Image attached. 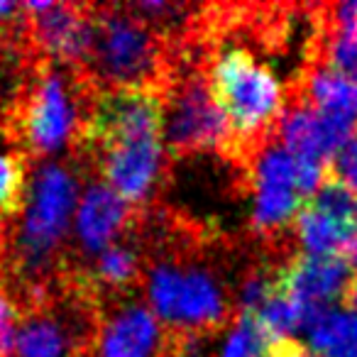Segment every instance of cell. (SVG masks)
Segmentation results:
<instances>
[{
    "label": "cell",
    "instance_id": "21",
    "mask_svg": "<svg viewBox=\"0 0 357 357\" xmlns=\"http://www.w3.org/2000/svg\"><path fill=\"white\" fill-rule=\"evenodd\" d=\"M27 194L25 159L0 149V223L20 213Z\"/></svg>",
    "mask_w": 357,
    "mask_h": 357
},
{
    "label": "cell",
    "instance_id": "11",
    "mask_svg": "<svg viewBox=\"0 0 357 357\" xmlns=\"http://www.w3.org/2000/svg\"><path fill=\"white\" fill-rule=\"evenodd\" d=\"M164 335L157 316L139 301H118L98 318L79 357H162Z\"/></svg>",
    "mask_w": 357,
    "mask_h": 357
},
{
    "label": "cell",
    "instance_id": "20",
    "mask_svg": "<svg viewBox=\"0 0 357 357\" xmlns=\"http://www.w3.org/2000/svg\"><path fill=\"white\" fill-rule=\"evenodd\" d=\"M308 204H313L318 211H323V213L331 215L333 220L345 225L347 230L357 233V196L352 194L342 181H337L335 176L326 174L323 184L318 186L316 194L308 199Z\"/></svg>",
    "mask_w": 357,
    "mask_h": 357
},
{
    "label": "cell",
    "instance_id": "25",
    "mask_svg": "<svg viewBox=\"0 0 357 357\" xmlns=\"http://www.w3.org/2000/svg\"><path fill=\"white\" fill-rule=\"evenodd\" d=\"M27 27V15L25 8L17 6V3H3L0 0V45L8 42L13 35Z\"/></svg>",
    "mask_w": 357,
    "mask_h": 357
},
{
    "label": "cell",
    "instance_id": "19",
    "mask_svg": "<svg viewBox=\"0 0 357 357\" xmlns=\"http://www.w3.org/2000/svg\"><path fill=\"white\" fill-rule=\"evenodd\" d=\"M303 313H306L303 306H298L291 296L277 291L252 316L257 318V323L269 335V340H282V337H291L294 331L303 328Z\"/></svg>",
    "mask_w": 357,
    "mask_h": 357
},
{
    "label": "cell",
    "instance_id": "14",
    "mask_svg": "<svg viewBox=\"0 0 357 357\" xmlns=\"http://www.w3.org/2000/svg\"><path fill=\"white\" fill-rule=\"evenodd\" d=\"M350 277V267L340 255H294L284 267H279L277 291L291 296L303 308H318L340 298Z\"/></svg>",
    "mask_w": 357,
    "mask_h": 357
},
{
    "label": "cell",
    "instance_id": "7",
    "mask_svg": "<svg viewBox=\"0 0 357 357\" xmlns=\"http://www.w3.org/2000/svg\"><path fill=\"white\" fill-rule=\"evenodd\" d=\"M162 89H103L89 98L79 149L91 154L142 137H162Z\"/></svg>",
    "mask_w": 357,
    "mask_h": 357
},
{
    "label": "cell",
    "instance_id": "9",
    "mask_svg": "<svg viewBox=\"0 0 357 357\" xmlns=\"http://www.w3.org/2000/svg\"><path fill=\"white\" fill-rule=\"evenodd\" d=\"M89 159L103 176L105 186H110L130 206H137L144 204L162 181L167 149L162 137H142L100 149Z\"/></svg>",
    "mask_w": 357,
    "mask_h": 357
},
{
    "label": "cell",
    "instance_id": "28",
    "mask_svg": "<svg viewBox=\"0 0 357 357\" xmlns=\"http://www.w3.org/2000/svg\"><path fill=\"white\" fill-rule=\"evenodd\" d=\"M342 262L350 269H355V274H357V235L345 245V250H342Z\"/></svg>",
    "mask_w": 357,
    "mask_h": 357
},
{
    "label": "cell",
    "instance_id": "23",
    "mask_svg": "<svg viewBox=\"0 0 357 357\" xmlns=\"http://www.w3.org/2000/svg\"><path fill=\"white\" fill-rule=\"evenodd\" d=\"M20 316V306L13 301L10 294L0 289V357H13V352H15Z\"/></svg>",
    "mask_w": 357,
    "mask_h": 357
},
{
    "label": "cell",
    "instance_id": "10",
    "mask_svg": "<svg viewBox=\"0 0 357 357\" xmlns=\"http://www.w3.org/2000/svg\"><path fill=\"white\" fill-rule=\"evenodd\" d=\"M22 8L37 50L56 66L84 69L91 50V8L69 3H25Z\"/></svg>",
    "mask_w": 357,
    "mask_h": 357
},
{
    "label": "cell",
    "instance_id": "26",
    "mask_svg": "<svg viewBox=\"0 0 357 357\" xmlns=\"http://www.w3.org/2000/svg\"><path fill=\"white\" fill-rule=\"evenodd\" d=\"M262 357H311L306 345H301L294 337H282V340H272L267 345Z\"/></svg>",
    "mask_w": 357,
    "mask_h": 357
},
{
    "label": "cell",
    "instance_id": "18",
    "mask_svg": "<svg viewBox=\"0 0 357 357\" xmlns=\"http://www.w3.org/2000/svg\"><path fill=\"white\" fill-rule=\"evenodd\" d=\"M291 230L294 238L306 250V255H316V257H333L335 252H342L345 245L357 235L337 220H333L331 215H326L323 211H318L308 201L296 213Z\"/></svg>",
    "mask_w": 357,
    "mask_h": 357
},
{
    "label": "cell",
    "instance_id": "12",
    "mask_svg": "<svg viewBox=\"0 0 357 357\" xmlns=\"http://www.w3.org/2000/svg\"><path fill=\"white\" fill-rule=\"evenodd\" d=\"M84 318L81 306L59 313V308L37 303L20 316L13 357H79L96 333V328L84 326Z\"/></svg>",
    "mask_w": 357,
    "mask_h": 357
},
{
    "label": "cell",
    "instance_id": "15",
    "mask_svg": "<svg viewBox=\"0 0 357 357\" xmlns=\"http://www.w3.org/2000/svg\"><path fill=\"white\" fill-rule=\"evenodd\" d=\"M287 91L323 113L340 115L357 125V81L345 79L321 64H308L296 71L287 84Z\"/></svg>",
    "mask_w": 357,
    "mask_h": 357
},
{
    "label": "cell",
    "instance_id": "24",
    "mask_svg": "<svg viewBox=\"0 0 357 357\" xmlns=\"http://www.w3.org/2000/svg\"><path fill=\"white\" fill-rule=\"evenodd\" d=\"M328 174L335 176L337 181H342V184L357 196V125H355V132L350 135V139H347L340 152L333 157L331 167H328Z\"/></svg>",
    "mask_w": 357,
    "mask_h": 357
},
{
    "label": "cell",
    "instance_id": "3",
    "mask_svg": "<svg viewBox=\"0 0 357 357\" xmlns=\"http://www.w3.org/2000/svg\"><path fill=\"white\" fill-rule=\"evenodd\" d=\"M167 59L159 35L137 15L118 8H91L86 76L105 89H162Z\"/></svg>",
    "mask_w": 357,
    "mask_h": 357
},
{
    "label": "cell",
    "instance_id": "5",
    "mask_svg": "<svg viewBox=\"0 0 357 357\" xmlns=\"http://www.w3.org/2000/svg\"><path fill=\"white\" fill-rule=\"evenodd\" d=\"M149 311L176 331L215 333L230 318V298L220 279L199 264L159 262L147 277Z\"/></svg>",
    "mask_w": 357,
    "mask_h": 357
},
{
    "label": "cell",
    "instance_id": "27",
    "mask_svg": "<svg viewBox=\"0 0 357 357\" xmlns=\"http://www.w3.org/2000/svg\"><path fill=\"white\" fill-rule=\"evenodd\" d=\"M340 298H342V306L357 316V274H352L350 277V282H347V287H345V291H342Z\"/></svg>",
    "mask_w": 357,
    "mask_h": 357
},
{
    "label": "cell",
    "instance_id": "16",
    "mask_svg": "<svg viewBox=\"0 0 357 357\" xmlns=\"http://www.w3.org/2000/svg\"><path fill=\"white\" fill-rule=\"evenodd\" d=\"M303 331L318 357H357V316L331 306L303 308Z\"/></svg>",
    "mask_w": 357,
    "mask_h": 357
},
{
    "label": "cell",
    "instance_id": "13",
    "mask_svg": "<svg viewBox=\"0 0 357 357\" xmlns=\"http://www.w3.org/2000/svg\"><path fill=\"white\" fill-rule=\"evenodd\" d=\"M132 220V206L123 201L103 181H93L84 189L74 211V235L81 252L96 257L115 245V238L128 230Z\"/></svg>",
    "mask_w": 357,
    "mask_h": 357
},
{
    "label": "cell",
    "instance_id": "8",
    "mask_svg": "<svg viewBox=\"0 0 357 357\" xmlns=\"http://www.w3.org/2000/svg\"><path fill=\"white\" fill-rule=\"evenodd\" d=\"M243 164L252 196L250 225L259 238L274 243L282 233L291 230L294 218L306 204L298 186V162L277 142V137H272L259 144Z\"/></svg>",
    "mask_w": 357,
    "mask_h": 357
},
{
    "label": "cell",
    "instance_id": "6",
    "mask_svg": "<svg viewBox=\"0 0 357 357\" xmlns=\"http://www.w3.org/2000/svg\"><path fill=\"white\" fill-rule=\"evenodd\" d=\"M164 149L174 157L194 152H233V132L223 110L213 100L208 79L201 69H189L178 79H167L162 91Z\"/></svg>",
    "mask_w": 357,
    "mask_h": 357
},
{
    "label": "cell",
    "instance_id": "17",
    "mask_svg": "<svg viewBox=\"0 0 357 357\" xmlns=\"http://www.w3.org/2000/svg\"><path fill=\"white\" fill-rule=\"evenodd\" d=\"M89 291H130L139 279V252L128 243H115L98 252L89 272L81 274Z\"/></svg>",
    "mask_w": 357,
    "mask_h": 357
},
{
    "label": "cell",
    "instance_id": "22",
    "mask_svg": "<svg viewBox=\"0 0 357 357\" xmlns=\"http://www.w3.org/2000/svg\"><path fill=\"white\" fill-rule=\"evenodd\" d=\"M269 342L272 340L252 313H238L218 357H262Z\"/></svg>",
    "mask_w": 357,
    "mask_h": 357
},
{
    "label": "cell",
    "instance_id": "4",
    "mask_svg": "<svg viewBox=\"0 0 357 357\" xmlns=\"http://www.w3.org/2000/svg\"><path fill=\"white\" fill-rule=\"evenodd\" d=\"M86 105L76 74L66 66H42L15 110V132L35 157H52L79 137Z\"/></svg>",
    "mask_w": 357,
    "mask_h": 357
},
{
    "label": "cell",
    "instance_id": "2",
    "mask_svg": "<svg viewBox=\"0 0 357 357\" xmlns=\"http://www.w3.org/2000/svg\"><path fill=\"white\" fill-rule=\"evenodd\" d=\"M208 89L233 132L230 157L245 159L269 142L287 103V86L245 47H228L208 66Z\"/></svg>",
    "mask_w": 357,
    "mask_h": 357
},
{
    "label": "cell",
    "instance_id": "1",
    "mask_svg": "<svg viewBox=\"0 0 357 357\" xmlns=\"http://www.w3.org/2000/svg\"><path fill=\"white\" fill-rule=\"evenodd\" d=\"M79 181L66 164L45 162L35 169L20 208V223L8 240L10 269L20 284L42 291L45 279L54 269L69 225L74 223Z\"/></svg>",
    "mask_w": 357,
    "mask_h": 357
}]
</instances>
